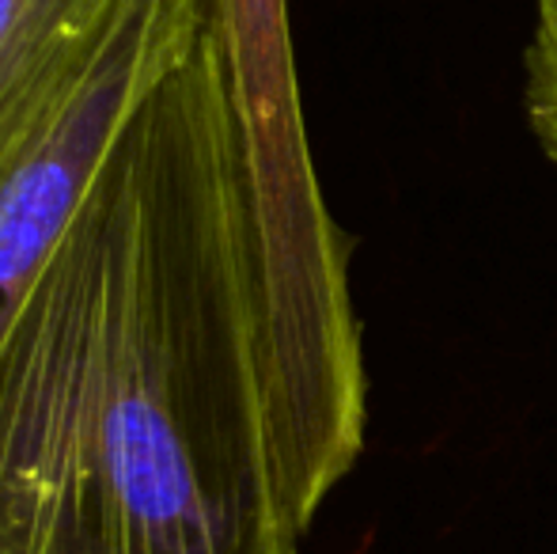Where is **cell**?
Segmentation results:
<instances>
[{
	"mask_svg": "<svg viewBox=\"0 0 557 554\" xmlns=\"http://www.w3.org/2000/svg\"><path fill=\"white\" fill-rule=\"evenodd\" d=\"M216 27L156 84L0 334V554H300Z\"/></svg>",
	"mask_w": 557,
	"mask_h": 554,
	"instance_id": "1",
	"label": "cell"
},
{
	"mask_svg": "<svg viewBox=\"0 0 557 554\" xmlns=\"http://www.w3.org/2000/svg\"><path fill=\"white\" fill-rule=\"evenodd\" d=\"M209 23L213 0H137L81 88L0 175V334L88 201L133 111Z\"/></svg>",
	"mask_w": 557,
	"mask_h": 554,
	"instance_id": "2",
	"label": "cell"
},
{
	"mask_svg": "<svg viewBox=\"0 0 557 554\" xmlns=\"http://www.w3.org/2000/svg\"><path fill=\"white\" fill-rule=\"evenodd\" d=\"M137 0H0V175L107 53Z\"/></svg>",
	"mask_w": 557,
	"mask_h": 554,
	"instance_id": "3",
	"label": "cell"
},
{
	"mask_svg": "<svg viewBox=\"0 0 557 554\" xmlns=\"http://www.w3.org/2000/svg\"><path fill=\"white\" fill-rule=\"evenodd\" d=\"M523 46V119L543 156L557 168V0H531Z\"/></svg>",
	"mask_w": 557,
	"mask_h": 554,
	"instance_id": "4",
	"label": "cell"
}]
</instances>
